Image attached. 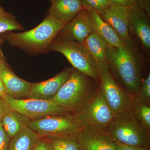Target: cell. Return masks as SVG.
Returning a JSON list of instances; mask_svg holds the SVG:
<instances>
[{
    "label": "cell",
    "mask_w": 150,
    "mask_h": 150,
    "mask_svg": "<svg viewBox=\"0 0 150 150\" xmlns=\"http://www.w3.org/2000/svg\"><path fill=\"white\" fill-rule=\"evenodd\" d=\"M99 87L105 99L114 113L129 110L132 96L121 86L113 77L107 62L96 64Z\"/></svg>",
    "instance_id": "obj_7"
},
{
    "label": "cell",
    "mask_w": 150,
    "mask_h": 150,
    "mask_svg": "<svg viewBox=\"0 0 150 150\" xmlns=\"http://www.w3.org/2000/svg\"><path fill=\"white\" fill-rule=\"evenodd\" d=\"M7 94L6 89L3 81L0 78V98L4 99Z\"/></svg>",
    "instance_id": "obj_31"
},
{
    "label": "cell",
    "mask_w": 150,
    "mask_h": 150,
    "mask_svg": "<svg viewBox=\"0 0 150 150\" xmlns=\"http://www.w3.org/2000/svg\"><path fill=\"white\" fill-rule=\"evenodd\" d=\"M99 15L105 21L113 28L124 43H131L129 33L130 7L110 6Z\"/></svg>",
    "instance_id": "obj_11"
},
{
    "label": "cell",
    "mask_w": 150,
    "mask_h": 150,
    "mask_svg": "<svg viewBox=\"0 0 150 150\" xmlns=\"http://www.w3.org/2000/svg\"><path fill=\"white\" fill-rule=\"evenodd\" d=\"M38 136L28 126L11 139L8 150H33Z\"/></svg>",
    "instance_id": "obj_20"
},
{
    "label": "cell",
    "mask_w": 150,
    "mask_h": 150,
    "mask_svg": "<svg viewBox=\"0 0 150 150\" xmlns=\"http://www.w3.org/2000/svg\"><path fill=\"white\" fill-rule=\"evenodd\" d=\"M129 28L134 31L143 46L150 48V26L149 18L142 7L135 2L131 6Z\"/></svg>",
    "instance_id": "obj_15"
},
{
    "label": "cell",
    "mask_w": 150,
    "mask_h": 150,
    "mask_svg": "<svg viewBox=\"0 0 150 150\" xmlns=\"http://www.w3.org/2000/svg\"><path fill=\"white\" fill-rule=\"evenodd\" d=\"M76 137L82 150H120L107 132L91 125H86Z\"/></svg>",
    "instance_id": "obj_10"
},
{
    "label": "cell",
    "mask_w": 150,
    "mask_h": 150,
    "mask_svg": "<svg viewBox=\"0 0 150 150\" xmlns=\"http://www.w3.org/2000/svg\"><path fill=\"white\" fill-rule=\"evenodd\" d=\"M0 78L4 84L7 95L16 99L28 98L32 83L18 77L6 62L0 65Z\"/></svg>",
    "instance_id": "obj_14"
},
{
    "label": "cell",
    "mask_w": 150,
    "mask_h": 150,
    "mask_svg": "<svg viewBox=\"0 0 150 150\" xmlns=\"http://www.w3.org/2000/svg\"><path fill=\"white\" fill-rule=\"evenodd\" d=\"M50 51L63 54L73 68L98 81L95 63L83 43L56 36L51 43Z\"/></svg>",
    "instance_id": "obj_6"
},
{
    "label": "cell",
    "mask_w": 150,
    "mask_h": 150,
    "mask_svg": "<svg viewBox=\"0 0 150 150\" xmlns=\"http://www.w3.org/2000/svg\"><path fill=\"white\" fill-rule=\"evenodd\" d=\"M97 82L73 68L68 80L49 100L68 112L81 113L95 93Z\"/></svg>",
    "instance_id": "obj_3"
},
{
    "label": "cell",
    "mask_w": 150,
    "mask_h": 150,
    "mask_svg": "<svg viewBox=\"0 0 150 150\" xmlns=\"http://www.w3.org/2000/svg\"><path fill=\"white\" fill-rule=\"evenodd\" d=\"M110 6H131L134 2L130 0H108Z\"/></svg>",
    "instance_id": "obj_29"
},
{
    "label": "cell",
    "mask_w": 150,
    "mask_h": 150,
    "mask_svg": "<svg viewBox=\"0 0 150 150\" xmlns=\"http://www.w3.org/2000/svg\"><path fill=\"white\" fill-rule=\"evenodd\" d=\"M81 113L87 125L106 132L115 115L105 99L99 85L93 96Z\"/></svg>",
    "instance_id": "obj_9"
},
{
    "label": "cell",
    "mask_w": 150,
    "mask_h": 150,
    "mask_svg": "<svg viewBox=\"0 0 150 150\" xmlns=\"http://www.w3.org/2000/svg\"><path fill=\"white\" fill-rule=\"evenodd\" d=\"M51 2L47 15L65 24L71 21L83 8L80 0H54Z\"/></svg>",
    "instance_id": "obj_16"
},
{
    "label": "cell",
    "mask_w": 150,
    "mask_h": 150,
    "mask_svg": "<svg viewBox=\"0 0 150 150\" xmlns=\"http://www.w3.org/2000/svg\"><path fill=\"white\" fill-rule=\"evenodd\" d=\"M30 120L26 116L11 110L3 117L1 123L4 130L11 140L24 128L28 126Z\"/></svg>",
    "instance_id": "obj_19"
},
{
    "label": "cell",
    "mask_w": 150,
    "mask_h": 150,
    "mask_svg": "<svg viewBox=\"0 0 150 150\" xmlns=\"http://www.w3.org/2000/svg\"><path fill=\"white\" fill-rule=\"evenodd\" d=\"M52 150H82L76 136L45 137Z\"/></svg>",
    "instance_id": "obj_22"
},
{
    "label": "cell",
    "mask_w": 150,
    "mask_h": 150,
    "mask_svg": "<svg viewBox=\"0 0 150 150\" xmlns=\"http://www.w3.org/2000/svg\"><path fill=\"white\" fill-rule=\"evenodd\" d=\"M86 125L81 113L71 112L30 120L28 123L39 137L76 136Z\"/></svg>",
    "instance_id": "obj_5"
},
{
    "label": "cell",
    "mask_w": 150,
    "mask_h": 150,
    "mask_svg": "<svg viewBox=\"0 0 150 150\" xmlns=\"http://www.w3.org/2000/svg\"><path fill=\"white\" fill-rule=\"evenodd\" d=\"M11 110L5 100L0 98V123L1 122L3 117Z\"/></svg>",
    "instance_id": "obj_28"
},
{
    "label": "cell",
    "mask_w": 150,
    "mask_h": 150,
    "mask_svg": "<svg viewBox=\"0 0 150 150\" xmlns=\"http://www.w3.org/2000/svg\"><path fill=\"white\" fill-rule=\"evenodd\" d=\"M118 145L120 147V150H148L146 148L129 146L120 144H118Z\"/></svg>",
    "instance_id": "obj_30"
},
{
    "label": "cell",
    "mask_w": 150,
    "mask_h": 150,
    "mask_svg": "<svg viewBox=\"0 0 150 150\" xmlns=\"http://www.w3.org/2000/svg\"><path fill=\"white\" fill-rule=\"evenodd\" d=\"M95 64L107 62L108 45L95 31L88 36L83 43Z\"/></svg>",
    "instance_id": "obj_18"
},
{
    "label": "cell",
    "mask_w": 150,
    "mask_h": 150,
    "mask_svg": "<svg viewBox=\"0 0 150 150\" xmlns=\"http://www.w3.org/2000/svg\"><path fill=\"white\" fill-rule=\"evenodd\" d=\"M145 102H150V74L143 80L139 89L136 94L134 95Z\"/></svg>",
    "instance_id": "obj_25"
},
{
    "label": "cell",
    "mask_w": 150,
    "mask_h": 150,
    "mask_svg": "<svg viewBox=\"0 0 150 150\" xmlns=\"http://www.w3.org/2000/svg\"><path fill=\"white\" fill-rule=\"evenodd\" d=\"M130 1H131L132 2H134L136 1L137 0H130Z\"/></svg>",
    "instance_id": "obj_34"
},
{
    "label": "cell",
    "mask_w": 150,
    "mask_h": 150,
    "mask_svg": "<svg viewBox=\"0 0 150 150\" xmlns=\"http://www.w3.org/2000/svg\"><path fill=\"white\" fill-rule=\"evenodd\" d=\"M130 44L124 43L119 47L108 46L106 59L113 77L132 96L138 93L143 80L139 63Z\"/></svg>",
    "instance_id": "obj_1"
},
{
    "label": "cell",
    "mask_w": 150,
    "mask_h": 150,
    "mask_svg": "<svg viewBox=\"0 0 150 150\" xmlns=\"http://www.w3.org/2000/svg\"><path fill=\"white\" fill-rule=\"evenodd\" d=\"M24 28L17 21L15 17L0 6V34L13 30H23Z\"/></svg>",
    "instance_id": "obj_23"
},
{
    "label": "cell",
    "mask_w": 150,
    "mask_h": 150,
    "mask_svg": "<svg viewBox=\"0 0 150 150\" xmlns=\"http://www.w3.org/2000/svg\"><path fill=\"white\" fill-rule=\"evenodd\" d=\"M107 132L118 144L147 149L149 132L137 121L130 109L115 113Z\"/></svg>",
    "instance_id": "obj_4"
},
{
    "label": "cell",
    "mask_w": 150,
    "mask_h": 150,
    "mask_svg": "<svg viewBox=\"0 0 150 150\" xmlns=\"http://www.w3.org/2000/svg\"><path fill=\"white\" fill-rule=\"evenodd\" d=\"M83 8L88 11H93L99 14L110 6L108 0H80Z\"/></svg>",
    "instance_id": "obj_24"
},
{
    "label": "cell",
    "mask_w": 150,
    "mask_h": 150,
    "mask_svg": "<svg viewBox=\"0 0 150 150\" xmlns=\"http://www.w3.org/2000/svg\"><path fill=\"white\" fill-rule=\"evenodd\" d=\"M48 1H49L51 2L52 1H54V0H48Z\"/></svg>",
    "instance_id": "obj_35"
},
{
    "label": "cell",
    "mask_w": 150,
    "mask_h": 150,
    "mask_svg": "<svg viewBox=\"0 0 150 150\" xmlns=\"http://www.w3.org/2000/svg\"><path fill=\"white\" fill-rule=\"evenodd\" d=\"M10 140L4 130L1 122L0 123V150H8Z\"/></svg>",
    "instance_id": "obj_26"
},
{
    "label": "cell",
    "mask_w": 150,
    "mask_h": 150,
    "mask_svg": "<svg viewBox=\"0 0 150 150\" xmlns=\"http://www.w3.org/2000/svg\"><path fill=\"white\" fill-rule=\"evenodd\" d=\"M93 31L88 11L83 8L56 35L83 43Z\"/></svg>",
    "instance_id": "obj_12"
},
{
    "label": "cell",
    "mask_w": 150,
    "mask_h": 150,
    "mask_svg": "<svg viewBox=\"0 0 150 150\" xmlns=\"http://www.w3.org/2000/svg\"><path fill=\"white\" fill-rule=\"evenodd\" d=\"M4 99L11 110L26 116L30 120L69 112L54 104L50 100L16 99L7 94L4 97Z\"/></svg>",
    "instance_id": "obj_8"
},
{
    "label": "cell",
    "mask_w": 150,
    "mask_h": 150,
    "mask_svg": "<svg viewBox=\"0 0 150 150\" xmlns=\"http://www.w3.org/2000/svg\"><path fill=\"white\" fill-rule=\"evenodd\" d=\"M33 150H52L49 142L45 137H38Z\"/></svg>",
    "instance_id": "obj_27"
},
{
    "label": "cell",
    "mask_w": 150,
    "mask_h": 150,
    "mask_svg": "<svg viewBox=\"0 0 150 150\" xmlns=\"http://www.w3.org/2000/svg\"><path fill=\"white\" fill-rule=\"evenodd\" d=\"M5 61L4 58V55H3L1 51L0 52V65L2 64Z\"/></svg>",
    "instance_id": "obj_32"
},
{
    "label": "cell",
    "mask_w": 150,
    "mask_h": 150,
    "mask_svg": "<svg viewBox=\"0 0 150 150\" xmlns=\"http://www.w3.org/2000/svg\"><path fill=\"white\" fill-rule=\"evenodd\" d=\"M55 18L47 15L36 27L25 32L5 33V39L15 46L30 54L47 53L54 38L66 25Z\"/></svg>",
    "instance_id": "obj_2"
},
{
    "label": "cell",
    "mask_w": 150,
    "mask_h": 150,
    "mask_svg": "<svg viewBox=\"0 0 150 150\" xmlns=\"http://www.w3.org/2000/svg\"><path fill=\"white\" fill-rule=\"evenodd\" d=\"M131 112L137 121L150 132V103L145 102L135 95H132Z\"/></svg>",
    "instance_id": "obj_21"
},
{
    "label": "cell",
    "mask_w": 150,
    "mask_h": 150,
    "mask_svg": "<svg viewBox=\"0 0 150 150\" xmlns=\"http://www.w3.org/2000/svg\"><path fill=\"white\" fill-rule=\"evenodd\" d=\"M73 68H67L47 80L32 83L28 98L47 100L53 98L68 80Z\"/></svg>",
    "instance_id": "obj_13"
},
{
    "label": "cell",
    "mask_w": 150,
    "mask_h": 150,
    "mask_svg": "<svg viewBox=\"0 0 150 150\" xmlns=\"http://www.w3.org/2000/svg\"><path fill=\"white\" fill-rule=\"evenodd\" d=\"M3 41V40L2 39H1V38H0V46H1V43H2ZM1 48H0V52H1Z\"/></svg>",
    "instance_id": "obj_33"
},
{
    "label": "cell",
    "mask_w": 150,
    "mask_h": 150,
    "mask_svg": "<svg viewBox=\"0 0 150 150\" xmlns=\"http://www.w3.org/2000/svg\"><path fill=\"white\" fill-rule=\"evenodd\" d=\"M88 12L93 30L108 46L112 47L123 46L125 43L110 25L101 18L99 14L93 11H88Z\"/></svg>",
    "instance_id": "obj_17"
}]
</instances>
